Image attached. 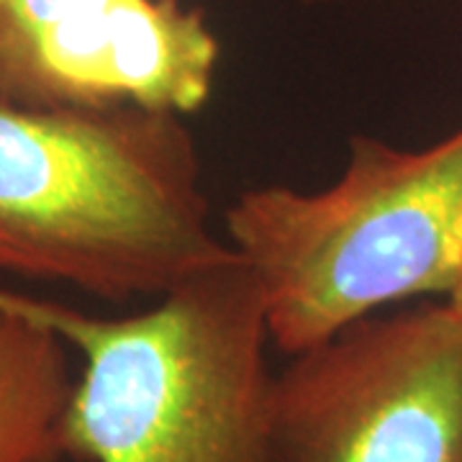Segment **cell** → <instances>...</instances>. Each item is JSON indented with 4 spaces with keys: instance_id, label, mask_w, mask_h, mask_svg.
Listing matches in <instances>:
<instances>
[{
    "instance_id": "1",
    "label": "cell",
    "mask_w": 462,
    "mask_h": 462,
    "mask_svg": "<svg viewBox=\"0 0 462 462\" xmlns=\"http://www.w3.org/2000/svg\"><path fill=\"white\" fill-rule=\"evenodd\" d=\"M231 260L182 116L0 100V273L124 303Z\"/></svg>"
},
{
    "instance_id": "2",
    "label": "cell",
    "mask_w": 462,
    "mask_h": 462,
    "mask_svg": "<svg viewBox=\"0 0 462 462\" xmlns=\"http://www.w3.org/2000/svg\"><path fill=\"white\" fill-rule=\"evenodd\" d=\"M85 357L65 455L83 462H273L275 375L260 288L239 257L157 306L106 319L0 288Z\"/></svg>"
},
{
    "instance_id": "3",
    "label": "cell",
    "mask_w": 462,
    "mask_h": 462,
    "mask_svg": "<svg viewBox=\"0 0 462 462\" xmlns=\"http://www.w3.org/2000/svg\"><path fill=\"white\" fill-rule=\"evenodd\" d=\"M260 288L270 342L288 357L416 296L462 281V129L427 149L352 136L324 190L263 185L224 216Z\"/></svg>"
},
{
    "instance_id": "4",
    "label": "cell",
    "mask_w": 462,
    "mask_h": 462,
    "mask_svg": "<svg viewBox=\"0 0 462 462\" xmlns=\"http://www.w3.org/2000/svg\"><path fill=\"white\" fill-rule=\"evenodd\" d=\"M273 462H462V316L373 314L275 375Z\"/></svg>"
},
{
    "instance_id": "5",
    "label": "cell",
    "mask_w": 462,
    "mask_h": 462,
    "mask_svg": "<svg viewBox=\"0 0 462 462\" xmlns=\"http://www.w3.org/2000/svg\"><path fill=\"white\" fill-rule=\"evenodd\" d=\"M218 57L182 0H0V100L23 108L196 114Z\"/></svg>"
},
{
    "instance_id": "6",
    "label": "cell",
    "mask_w": 462,
    "mask_h": 462,
    "mask_svg": "<svg viewBox=\"0 0 462 462\" xmlns=\"http://www.w3.org/2000/svg\"><path fill=\"white\" fill-rule=\"evenodd\" d=\"M75 391L65 339L0 300V462H60Z\"/></svg>"
},
{
    "instance_id": "7",
    "label": "cell",
    "mask_w": 462,
    "mask_h": 462,
    "mask_svg": "<svg viewBox=\"0 0 462 462\" xmlns=\"http://www.w3.org/2000/svg\"><path fill=\"white\" fill-rule=\"evenodd\" d=\"M449 306H452V309H455V311L462 316V281H460V285L455 288V293L449 296Z\"/></svg>"
},
{
    "instance_id": "8",
    "label": "cell",
    "mask_w": 462,
    "mask_h": 462,
    "mask_svg": "<svg viewBox=\"0 0 462 462\" xmlns=\"http://www.w3.org/2000/svg\"><path fill=\"white\" fill-rule=\"evenodd\" d=\"M306 3H331V0H306Z\"/></svg>"
}]
</instances>
